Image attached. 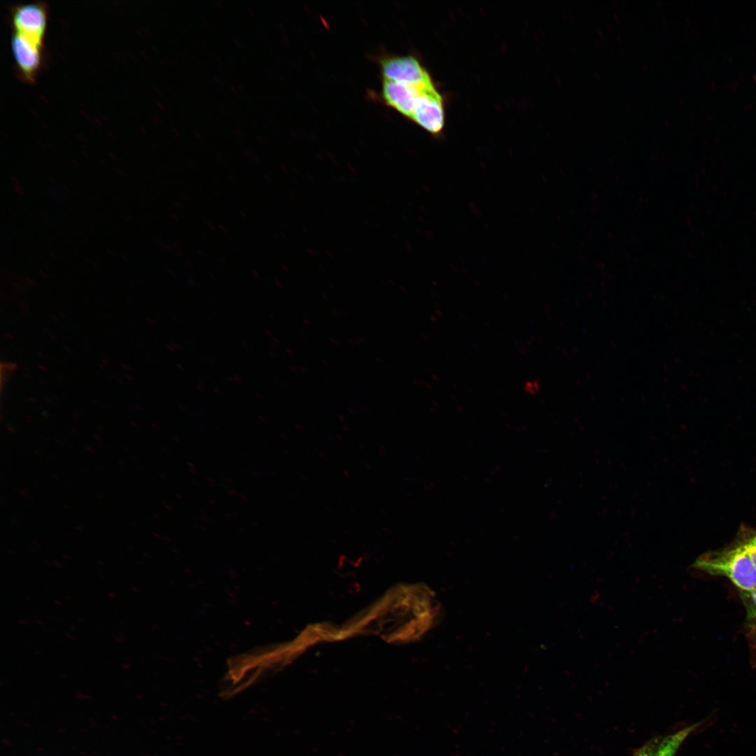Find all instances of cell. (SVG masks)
<instances>
[{"instance_id":"5b68a950","label":"cell","mask_w":756,"mask_h":756,"mask_svg":"<svg viewBox=\"0 0 756 756\" xmlns=\"http://www.w3.org/2000/svg\"><path fill=\"white\" fill-rule=\"evenodd\" d=\"M411 119L433 134L441 132L444 123V106L442 97L435 87L419 95Z\"/></svg>"},{"instance_id":"3957f363","label":"cell","mask_w":756,"mask_h":756,"mask_svg":"<svg viewBox=\"0 0 756 756\" xmlns=\"http://www.w3.org/2000/svg\"><path fill=\"white\" fill-rule=\"evenodd\" d=\"M384 79L417 87H429L433 81L420 62L412 56H393L381 61Z\"/></svg>"},{"instance_id":"9c48e42d","label":"cell","mask_w":756,"mask_h":756,"mask_svg":"<svg viewBox=\"0 0 756 756\" xmlns=\"http://www.w3.org/2000/svg\"><path fill=\"white\" fill-rule=\"evenodd\" d=\"M741 596L747 612V618L756 617V587L750 592H741Z\"/></svg>"},{"instance_id":"277c9868","label":"cell","mask_w":756,"mask_h":756,"mask_svg":"<svg viewBox=\"0 0 756 756\" xmlns=\"http://www.w3.org/2000/svg\"><path fill=\"white\" fill-rule=\"evenodd\" d=\"M43 47L12 32L11 49L18 76L23 82L33 83L43 62Z\"/></svg>"},{"instance_id":"8992f818","label":"cell","mask_w":756,"mask_h":756,"mask_svg":"<svg viewBox=\"0 0 756 756\" xmlns=\"http://www.w3.org/2000/svg\"><path fill=\"white\" fill-rule=\"evenodd\" d=\"M433 87L434 85L421 88L383 78L382 97L388 106L411 119L417 98L423 92Z\"/></svg>"},{"instance_id":"7a4b0ae2","label":"cell","mask_w":756,"mask_h":756,"mask_svg":"<svg viewBox=\"0 0 756 756\" xmlns=\"http://www.w3.org/2000/svg\"><path fill=\"white\" fill-rule=\"evenodd\" d=\"M10 18L12 32L43 46L47 18L46 3L36 1L13 5L10 9Z\"/></svg>"},{"instance_id":"ba28073f","label":"cell","mask_w":756,"mask_h":756,"mask_svg":"<svg viewBox=\"0 0 756 756\" xmlns=\"http://www.w3.org/2000/svg\"><path fill=\"white\" fill-rule=\"evenodd\" d=\"M737 538L743 544L756 568V530L743 526Z\"/></svg>"},{"instance_id":"8fae6325","label":"cell","mask_w":756,"mask_h":756,"mask_svg":"<svg viewBox=\"0 0 756 756\" xmlns=\"http://www.w3.org/2000/svg\"><path fill=\"white\" fill-rule=\"evenodd\" d=\"M748 620L750 624V626L751 627V634L752 635V638H755V641L756 643V617Z\"/></svg>"},{"instance_id":"6da1fadb","label":"cell","mask_w":756,"mask_h":756,"mask_svg":"<svg viewBox=\"0 0 756 756\" xmlns=\"http://www.w3.org/2000/svg\"><path fill=\"white\" fill-rule=\"evenodd\" d=\"M692 566L709 575L727 578L741 592L756 587V568L738 538L726 547L701 554Z\"/></svg>"},{"instance_id":"30bf717a","label":"cell","mask_w":756,"mask_h":756,"mask_svg":"<svg viewBox=\"0 0 756 756\" xmlns=\"http://www.w3.org/2000/svg\"><path fill=\"white\" fill-rule=\"evenodd\" d=\"M540 382L537 379L533 381H526L524 386V388L526 393L531 395H534L538 393L540 391Z\"/></svg>"},{"instance_id":"52a82bcc","label":"cell","mask_w":756,"mask_h":756,"mask_svg":"<svg viewBox=\"0 0 756 756\" xmlns=\"http://www.w3.org/2000/svg\"><path fill=\"white\" fill-rule=\"evenodd\" d=\"M703 722L692 724L670 734L655 736L635 750L632 756H675L684 741Z\"/></svg>"}]
</instances>
